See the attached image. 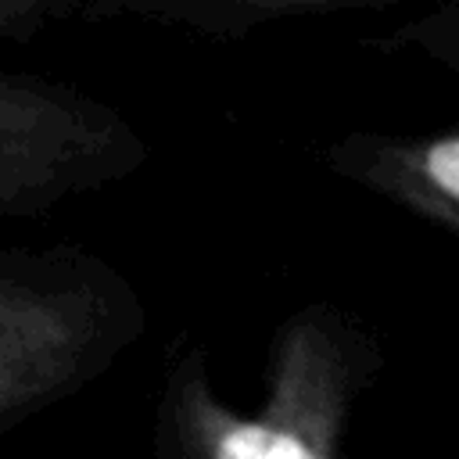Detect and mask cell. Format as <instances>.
Segmentation results:
<instances>
[{"mask_svg": "<svg viewBox=\"0 0 459 459\" xmlns=\"http://www.w3.org/2000/svg\"><path fill=\"white\" fill-rule=\"evenodd\" d=\"M39 0H0V14H4V29H18L29 22V14H36Z\"/></svg>", "mask_w": 459, "mask_h": 459, "instance_id": "8992f818", "label": "cell"}, {"mask_svg": "<svg viewBox=\"0 0 459 459\" xmlns=\"http://www.w3.org/2000/svg\"><path fill=\"white\" fill-rule=\"evenodd\" d=\"M362 176L409 208L459 226V129L373 143L355 158Z\"/></svg>", "mask_w": 459, "mask_h": 459, "instance_id": "277c9868", "label": "cell"}, {"mask_svg": "<svg viewBox=\"0 0 459 459\" xmlns=\"http://www.w3.org/2000/svg\"><path fill=\"white\" fill-rule=\"evenodd\" d=\"M201 4V0H197ZM204 4H219V7H233V11H294V7H319V4H341V0H204Z\"/></svg>", "mask_w": 459, "mask_h": 459, "instance_id": "5b68a950", "label": "cell"}, {"mask_svg": "<svg viewBox=\"0 0 459 459\" xmlns=\"http://www.w3.org/2000/svg\"><path fill=\"white\" fill-rule=\"evenodd\" d=\"M351 394V359L326 312L290 319L273 348L269 398L237 412L186 362L172 380V434L179 459H341Z\"/></svg>", "mask_w": 459, "mask_h": 459, "instance_id": "6da1fadb", "label": "cell"}, {"mask_svg": "<svg viewBox=\"0 0 459 459\" xmlns=\"http://www.w3.org/2000/svg\"><path fill=\"white\" fill-rule=\"evenodd\" d=\"M140 158L115 111L32 75L0 79V201L7 215L68 186L97 183Z\"/></svg>", "mask_w": 459, "mask_h": 459, "instance_id": "7a4b0ae2", "label": "cell"}, {"mask_svg": "<svg viewBox=\"0 0 459 459\" xmlns=\"http://www.w3.org/2000/svg\"><path fill=\"white\" fill-rule=\"evenodd\" d=\"M100 316L86 290L43 287L14 273L0 283V416L39 409L65 391L100 337Z\"/></svg>", "mask_w": 459, "mask_h": 459, "instance_id": "3957f363", "label": "cell"}]
</instances>
